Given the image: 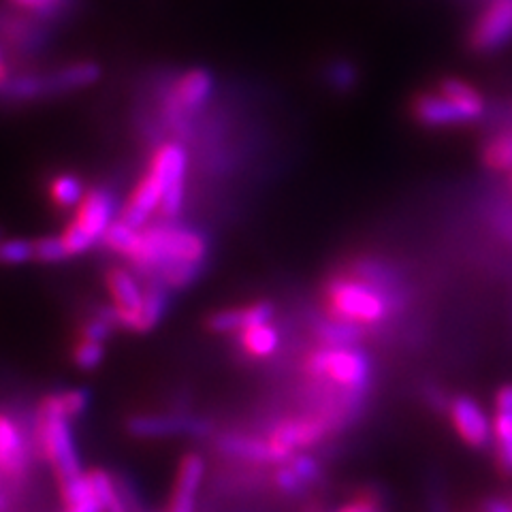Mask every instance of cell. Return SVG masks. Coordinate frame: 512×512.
<instances>
[{
	"label": "cell",
	"mask_w": 512,
	"mask_h": 512,
	"mask_svg": "<svg viewBox=\"0 0 512 512\" xmlns=\"http://www.w3.org/2000/svg\"><path fill=\"white\" fill-rule=\"evenodd\" d=\"M126 431L133 438L152 440V438H171V436H207L210 427L205 421L188 419V416H169V414H137L126 421Z\"/></svg>",
	"instance_id": "8fae6325"
},
{
	"label": "cell",
	"mask_w": 512,
	"mask_h": 512,
	"mask_svg": "<svg viewBox=\"0 0 512 512\" xmlns=\"http://www.w3.org/2000/svg\"><path fill=\"white\" fill-rule=\"evenodd\" d=\"M7 506H9V502H7V498L3 493H0V512H7Z\"/></svg>",
	"instance_id": "e575fe53"
},
{
	"label": "cell",
	"mask_w": 512,
	"mask_h": 512,
	"mask_svg": "<svg viewBox=\"0 0 512 512\" xmlns=\"http://www.w3.org/2000/svg\"><path fill=\"white\" fill-rule=\"evenodd\" d=\"M73 363L79 367V370L90 372L96 370L105 359V346L103 342H94V340H86L79 338L77 344L73 346Z\"/></svg>",
	"instance_id": "f1b7e54d"
},
{
	"label": "cell",
	"mask_w": 512,
	"mask_h": 512,
	"mask_svg": "<svg viewBox=\"0 0 512 512\" xmlns=\"http://www.w3.org/2000/svg\"><path fill=\"white\" fill-rule=\"evenodd\" d=\"M314 333L320 344L325 346H359L370 331L344 323V320H335V318H320L318 323L314 325Z\"/></svg>",
	"instance_id": "44dd1931"
},
{
	"label": "cell",
	"mask_w": 512,
	"mask_h": 512,
	"mask_svg": "<svg viewBox=\"0 0 512 512\" xmlns=\"http://www.w3.org/2000/svg\"><path fill=\"white\" fill-rule=\"evenodd\" d=\"M101 77L99 64L94 62H73L69 67H62L54 75H50V90L52 92H69L92 86Z\"/></svg>",
	"instance_id": "603a6c76"
},
{
	"label": "cell",
	"mask_w": 512,
	"mask_h": 512,
	"mask_svg": "<svg viewBox=\"0 0 512 512\" xmlns=\"http://www.w3.org/2000/svg\"><path fill=\"white\" fill-rule=\"evenodd\" d=\"M310 512H323V510H310Z\"/></svg>",
	"instance_id": "8d00e7d4"
},
{
	"label": "cell",
	"mask_w": 512,
	"mask_h": 512,
	"mask_svg": "<svg viewBox=\"0 0 512 512\" xmlns=\"http://www.w3.org/2000/svg\"><path fill=\"white\" fill-rule=\"evenodd\" d=\"M205 478V459L199 453H186L180 459L178 474L169 500V512H195L197 495Z\"/></svg>",
	"instance_id": "2e32d148"
},
{
	"label": "cell",
	"mask_w": 512,
	"mask_h": 512,
	"mask_svg": "<svg viewBox=\"0 0 512 512\" xmlns=\"http://www.w3.org/2000/svg\"><path fill=\"white\" fill-rule=\"evenodd\" d=\"M412 118L425 128H451L470 124L472 120L463 111L436 92H419L410 103Z\"/></svg>",
	"instance_id": "9a60e30c"
},
{
	"label": "cell",
	"mask_w": 512,
	"mask_h": 512,
	"mask_svg": "<svg viewBox=\"0 0 512 512\" xmlns=\"http://www.w3.org/2000/svg\"><path fill=\"white\" fill-rule=\"evenodd\" d=\"M116 203L114 197L103 188H90L75 207V214L67 227L62 229L60 242L67 250V256H79L88 252L94 244L103 242L107 229L114 222Z\"/></svg>",
	"instance_id": "5b68a950"
},
{
	"label": "cell",
	"mask_w": 512,
	"mask_h": 512,
	"mask_svg": "<svg viewBox=\"0 0 512 512\" xmlns=\"http://www.w3.org/2000/svg\"><path fill=\"white\" fill-rule=\"evenodd\" d=\"M335 429H340L329 414L316 412V414H297V416H284L276 421L267 431V440L274 444L282 455L288 459L297 453L308 451V448L325 442Z\"/></svg>",
	"instance_id": "8992f818"
},
{
	"label": "cell",
	"mask_w": 512,
	"mask_h": 512,
	"mask_svg": "<svg viewBox=\"0 0 512 512\" xmlns=\"http://www.w3.org/2000/svg\"><path fill=\"white\" fill-rule=\"evenodd\" d=\"M274 483L276 487L282 491V493H288V495H301L306 493L308 487L301 483V478L295 474L293 466L288 461L280 463V466L276 468L274 472Z\"/></svg>",
	"instance_id": "d6a6232c"
},
{
	"label": "cell",
	"mask_w": 512,
	"mask_h": 512,
	"mask_svg": "<svg viewBox=\"0 0 512 512\" xmlns=\"http://www.w3.org/2000/svg\"><path fill=\"white\" fill-rule=\"evenodd\" d=\"M105 286L111 297V310H114L118 327L137 333L139 310L143 303V288L137 274L126 267H114L107 271Z\"/></svg>",
	"instance_id": "ba28073f"
},
{
	"label": "cell",
	"mask_w": 512,
	"mask_h": 512,
	"mask_svg": "<svg viewBox=\"0 0 512 512\" xmlns=\"http://www.w3.org/2000/svg\"><path fill=\"white\" fill-rule=\"evenodd\" d=\"M335 512H387V504L376 487H365L346 500Z\"/></svg>",
	"instance_id": "f546056e"
},
{
	"label": "cell",
	"mask_w": 512,
	"mask_h": 512,
	"mask_svg": "<svg viewBox=\"0 0 512 512\" xmlns=\"http://www.w3.org/2000/svg\"><path fill=\"white\" fill-rule=\"evenodd\" d=\"M216 448L229 459L246 461V463H261V466H280L288 461L278 448L267 440V436H252L239 434V431H227L216 440ZM293 459V457H291Z\"/></svg>",
	"instance_id": "7c38bea8"
},
{
	"label": "cell",
	"mask_w": 512,
	"mask_h": 512,
	"mask_svg": "<svg viewBox=\"0 0 512 512\" xmlns=\"http://www.w3.org/2000/svg\"><path fill=\"white\" fill-rule=\"evenodd\" d=\"M167 303H169V288L165 284H160L158 280H148V286L143 288V303L139 310L137 333L152 331L160 323V318L165 316Z\"/></svg>",
	"instance_id": "7402d4cb"
},
{
	"label": "cell",
	"mask_w": 512,
	"mask_h": 512,
	"mask_svg": "<svg viewBox=\"0 0 512 512\" xmlns=\"http://www.w3.org/2000/svg\"><path fill=\"white\" fill-rule=\"evenodd\" d=\"M438 92L444 96V99L455 103L472 122L485 116V109H487L485 96L480 94V90L474 88L472 84L463 82V79L444 77L438 84Z\"/></svg>",
	"instance_id": "ac0fdd59"
},
{
	"label": "cell",
	"mask_w": 512,
	"mask_h": 512,
	"mask_svg": "<svg viewBox=\"0 0 512 512\" xmlns=\"http://www.w3.org/2000/svg\"><path fill=\"white\" fill-rule=\"evenodd\" d=\"M188 156L178 143H163L152 158L148 171L120 207V220L135 229L146 227L158 214L163 220L178 218L186 197Z\"/></svg>",
	"instance_id": "7a4b0ae2"
},
{
	"label": "cell",
	"mask_w": 512,
	"mask_h": 512,
	"mask_svg": "<svg viewBox=\"0 0 512 512\" xmlns=\"http://www.w3.org/2000/svg\"><path fill=\"white\" fill-rule=\"evenodd\" d=\"M88 478H90L96 498H99L101 512H131V506H128V502L124 498L118 478H114L101 468L90 470Z\"/></svg>",
	"instance_id": "cb8c5ba5"
},
{
	"label": "cell",
	"mask_w": 512,
	"mask_h": 512,
	"mask_svg": "<svg viewBox=\"0 0 512 512\" xmlns=\"http://www.w3.org/2000/svg\"><path fill=\"white\" fill-rule=\"evenodd\" d=\"M3 64H5V62H3V58H0V67H3Z\"/></svg>",
	"instance_id": "d590c367"
},
{
	"label": "cell",
	"mask_w": 512,
	"mask_h": 512,
	"mask_svg": "<svg viewBox=\"0 0 512 512\" xmlns=\"http://www.w3.org/2000/svg\"><path fill=\"white\" fill-rule=\"evenodd\" d=\"M50 402L67 416L69 421H75L88 410L90 404V393L86 389H67V391H58L50 393Z\"/></svg>",
	"instance_id": "4316f807"
},
{
	"label": "cell",
	"mask_w": 512,
	"mask_h": 512,
	"mask_svg": "<svg viewBox=\"0 0 512 512\" xmlns=\"http://www.w3.org/2000/svg\"><path fill=\"white\" fill-rule=\"evenodd\" d=\"M237 344L244 357L267 359L274 355L280 346V333L271 323L254 325L237 333Z\"/></svg>",
	"instance_id": "d6986e66"
},
{
	"label": "cell",
	"mask_w": 512,
	"mask_h": 512,
	"mask_svg": "<svg viewBox=\"0 0 512 512\" xmlns=\"http://www.w3.org/2000/svg\"><path fill=\"white\" fill-rule=\"evenodd\" d=\"M493 459L502 478H512V384H504L495 393L493 421Z\"/></svg>",
	"instance_id": "5bb4252c"
},
{
	"label": "cell",
	"mask_w": 512,
	"mask_h": 512,
	"mask_svg": "<svg viewBox=\"0 0 512 512\" xmlns=\"http://www.w3.org/2000/svg\"><path fill=\"white\" fill-rule=\"evenodd\" d=\"M35 440L41 457L50 463L52 470L56 472L58 483L84 474L71 431V421L50 402L47 395L41 399L37 410Z\"/></svg>",
	"instance_id": "277c9868"
},
{
	"label": "cell",
	"mask_w": 512,
	"mask_h": 512,
	"mask_svg": "<svg viewBox=\"0 0 512 512\" xmlns=\"http://www.w3.org/2000/svg\"><path fill=\"white\" fill-rule=\"evenodd\" d=\"M303 374L338 395L348 414L355 419L374 389V361L359 346H325L312 348L303 357Z\"/></svg>",
	"instance_id": "3957f363"
},
{
	"label": "cell",
	"mask_w": 512,
	"mask_h": 512,
	"mask_svg": "<svg viewBox=\"0 0 512 512\" xmlns=\"http://www.w3.org/2000/svg\"><path fill=\"white\" fill-rule=\"evenodd\" d=\"M331 82L335 86H340V88L352 86V84H355V69H352L350 64H344V62L335 64V67L331 69Z\"/></svg>",
	"instance_id": "836d02e7"
},
{
	"label": "cell",
	"mask_w": 512,
	"mask_h": 512,
	"mask_svg": "<svg viewBox=\"0 0 512 512\" xmlns=\"http://www.w3.org/2000/svg\"><path fill=\"white\" fill-rule=\"evenodd\" d=\"M62 512H101V504L92 489L88 472L60 483Z\"/></svg>",
	"instance_id": "ffe728a7"
},
{
	"label": "cell",
	"mask_w": 512,
	"mask_h": 512,
	"mask_svg": "<svg viewBox=\"0 0 512 512\" xmlns=\"http://www.w3.org/2000/svg\"><path fill=\"white\" fill-rule=\"evenodd\" d=\"M274 312V303L269 301H254L248 303V306L218 310L207 318V329L212 333H239L254 325L271 323Z\"/></svg>",
	"instance_id": "e0dca14e"
},
{
	"label": "cell",
	"mask_w": 512,
	"mask_h": 512,
	"mask_svg": "<svg viewBox=\"0 0 512 512\" xmlns=\"http://www.w3.org/2000/svg\"><path fill=\"white\" fill-rule=\"evenodd\" d=\"M7 3L28 15H35V18H52L62 9H67L69 0H7Z\"/></svg>",
	"instance_id": "4dcf8cb0"
},
{
	"label": "cell",
	"mask_w": 512,
	"mask_h": 512,
	"mask_svg": "<svg viewBox=\"0 0 512 512\" xmlns=\"http://www.w3.org/2000/svg\"><path fill=\"white\" fill-rule=\"evenodd\" d=\"M512 41V0H491L470 28L468 45L476 54H491Z\"/></svg>",
	"instance_id": "52a82bcc"
},
{
	"label": "cell",
	"mask_w": 512,
	"mask_h": 512,
	"mask_svg": "<svg viewBox=\"0 0 512 512\" xmlns=\"http://www.w3.org/2000/svg\"><path fill=\"white\" fill-rule=\"evenodd\" d=\"M483 165L495 173L512 171V128H504L485 141Z\"/></svg>",
	"instance_id": "d4e9b609"
},
{
	"label": "cell",
	"mask_w": 512,
	"mask_h": 512,
	"mask_svg": "<svg viewBox=\"0 0 512 512\" xmlns=\"http://www.w3.org/2000/svg\"><path fill=\"white\" fill-rule=\"evenodd\" d=\"M35 261V239H0V263L24 265Z\"/></svg>",
	"instance_id": "83f0119b"
},
{
	"label": "cell",
	"mask_w": 512,
	"mask_h": 512,
	"mask_svg": "<svg viewBox=\"0 0 512 512\" xmlns=\"http://www.w3.org/2000/svg\"><path fill=\"white\" fill-rule=\"evenodd\" d=\"M67 250H64L60 235H50V237H41L35 239V261L37 263H60L67 261Z\"/></svg>",
	"instance_id": "1f68e13d"
},
{
	"label": "cell",
	"mask_w": 512,
	"mask_h": 512,
	"mask_svg": "<svg viewBox=\"0 0 512 512\" xmlns=\"http://www.w3.org/2000/svg\"><path fill=\"white\" fill-rule=\"evenodd\" d=\"M30 468V446L13 416L0 412V476L20 480Z\"/></svg>",
	"instance_id": "4fadbf2b"
},
{
	"label": "cell",
	"mask_w": 512,
	"mask_h": 512,
	"mask_svg": "<svg viewBox=\"0 0 512 512\" xmlns=\"http://www.w3.org/2000/svg\"><path fill=\"white\" fill-rule=\"evenodd\" d=\"M448 421H451L459 440L472 451H487L493 442V431L485 410L470 395H455L448 404Z\"/></svg>",
	"instance_id": "9c48e42d"
},
{
	"label": "cell",
	"mask_w": 512,
	"mask_h": 512,
	"mask_svg": "<svg viewBox=\"0 0 512 512\" xmlns=\"http://www.w3.org/2000/svg\"><path fill=\"white\" fill-rule=\"evenodd\" d=\"M205 256L207 242L201 233L178 222L163 220L139 229L126 261L137 274L158 280L169 291H178L201 276Z\"/></svg>",
	"instance_id": "6da1fadb"
},
{
	"label": "cell",
	"mask_w": 512,
	"mask_h": 512,
	"mask_svg": "<svg viewBox=\"0 0 512 512\" xmlns=\"http://www.w3.org/2000/svg\"><path fill=\"white\" fill-rule=\"evenodd\" d=\"M214 90V77L205 69H192L178 77L167 101V116L173 122H184L201 109Z\"/></svg>",
	"instance_id": "30bf717a"
},
{
	"label": "cell",
	"mask_w": 512,
	"mask_h": 512,
	"mask_svg": "<svg viewBox=\"0 0 512 512\" xmlns=\"http://www.w3.org/2000/svg\"><path fill=\"white\" fill-rule=\"evenodd\" d=\"M84 195H86L84 184L79 182L75 175H69V173L56 175L50 184V199L54 201L56 207H62V210H71V207H77L79 203H82Z\"/></svg>",
	"instance_id": "484cf974"
}]
</instances>
